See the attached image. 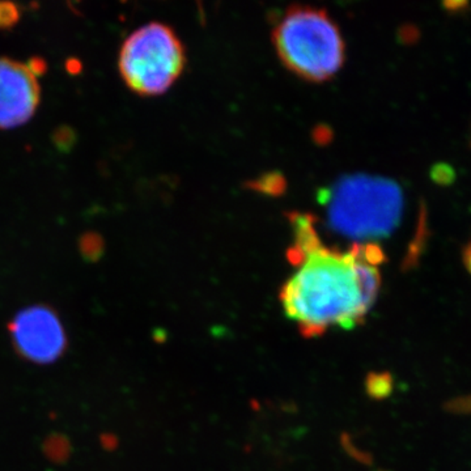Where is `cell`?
<instances>
[{
    "label": "cell",
    "mask_w": 471,
    "mask_h": 471,
    "mask_svg": "<svg viewBox=\"0 0 471 471\" xmlns=\"http://www.w3.org/2000/svg\"><path fill=\"white\" fill-rule=\"evenodd\" d=\"M444 408L450 412V414H457V415H470L471 414V394L465 396V397L454 398L450 399L445 405Z\"/></svg>",
    "instance_id": "8fae6325"
},
{
    "label": "cell",
    "mask_w": 471,
    "mask_h": 471,
    "mask_svg": "<svg viewBox=\"0 0 471 471\" xmlns=\"http://www.w3.org/2000/svg\"><path fill=\"white\" fill-rule=\"evenodd\" d=\"M442 7L450 13H460L468 10L470 4L468 1H445L442 3Z\"/></svg>",
    "instance_id": "7c38bea8"
},
{
    "label": "cell",
    "mask_w": 471,
    "mask_h": 471,
    "mask_svg": "<svg viewBox=\"0 0 471 471\" xmlns=\"http://www.w3.org/2000/svg\"><path fill=\"white\" fill-rule=\"evenodd\" d=\"M10 335L21 356L38 364H49L62 355L66 334L62 322L52 309L31 306L15 317Z\"/></svg>",
    "instance_id": "5b68a950"
},
{
    "label": "cell",
    "mask_w": 471,
    "mask_h": 471,
    "mask_svg": "<svg viewBox=\"0 0 471 471\" xmlns=\"http://www.w3.org/2000/svg\"><path fill=\"white\" fill-rule=\"evenodd\" d=\"M368 393L371 397L382 399L390 396L393 390V378L389 373H373L368 377Z\"/></svg>",
    "instance_id": "ba28073f"
},
{
    "label": "cell",
    "mask_w": 471,
    "mask_h": 471,
    "mask_svg": "<svg viewBox=\"0 0 471 471\" xmlns=\"http://www.w3.org/2000/svg\"><path fill=\"white\" fill-rule=\"evenodd\" d=\"M185 62V47L176 31L152 21L128 34L119 50L118 68L128 88L149 96L165 92Z\"/></svg>",
    "instance_id": "277c9868"
},
{
    "label": "cell",
    "mask_w": 471,
    "mask_h": 471,
    "mask_svg": "<svg viewBox=\"0 0 471 471\" xmlns=\"http://www.w3.org/2000/svg\"><path fill=\"white\" fill-rule=\"evenodd\" d=\"M329 225L354 239L387 236L396 228L402 212V194L396 182L354 174L322 191Z\"/></svg>",
    "instance_id": "3957f363"
},
{
    "label": "cell",
    "mask_w": 471,
    "mask_h": 471,
    "mask_svg": "<svg viewBox=\"0 0 471 471\" xmlns=\"http://www.w3.org/2000/svg\"><path fill=\"white\" fill-rule=\"evenodd\" d=\"M282 62L308 80L333 76L345 62V40L329 13L311 6H291L272 29Z\"/></svg>",
    "instance_id": "7a4b0ae2"
},
{
    "label": "cell",
    "mask_w": 471,
    "mask_h": 471,
    "mask_svg": "<svg viewBox=\"0 0 471 471\" xmlns=\"http://www.w3.org/2000/svg\"><path fill=\"white\" fill-rule=\"evenodd\" d=\"M292 245L288 258L294 271L283 284L281 301L305 336L363 324L381 285L378 266L387 261L376 242H355L348 249L321 240L309 214L291 212Z\"/></svg>",
    "instance_id": "6da1fadb"
},
{
    "label": "cell",
    "mask_w": 471,
    "mask_h": 471,
    "mask_svg": "<svg viewBox=\"0 0 471 471\" xmlns=\"http://www.w3.org/2000/svg\"><path fill=\"white\" fill-rule=\"evenodd\" d=\"M41 101V87L33 66L0 57V130L27 124Z\"/></svg>",
    "instance_id": "8992f818"
},
{
    "label": "cell",
    "mask_w": 471,
    "mask_h": 471,
    "mask_svg": "<svg viewBox=\"0 0 471 471\" xmlns=\"http://www.w3.org/2000/svg\"><path fill=\"white\" fill-rule=\"evenodd\" d=\"M461 257H462V263L465 266V269L471 275V240L468 241L463 246H462V251H461Z\"/></svg>",
    "instance_id": "4fadbf2b"
},
{
    "label": "cell",
    "mask_w": 471,
    "mask_h": 471,
    "mask_svg": "<svg viewBox=\"0 0 471 471\" xmlns=\"http://www.w3.org/2000/svg\"><path fill=\"white\" fill-rule=\"evenodd\" d=\"M429 178L436 185L442 186V188H448L456 182L457 173H456V169L451 167L450 164L436 163L435 165H432L431 170H429Z\"/></svg>",
    "instance_id": "9c48e42d"
},
{
    "label": "cell",
    "mask_w": 471,
    "mask_h": 471,
    "mask_svg": "<svg viewBox=\"0 0 471 471\" xmlns=\"http://www.w3.org/2000/svg\"><path fill=\"white\" fill-rule=\"evenodd\" d=\"M20 19V10L12 3H0V29L10 28Z\"/></svg>",
    "instance_id": "30bf717a"
},
{
    "label": "cell",
    "mask_w": 471,
    "mask_h": 471,
    "mask_svg": "<svg viewBox=\"0 0 471 471\" xmlns=\"http://www.w3.org/2000/svg\"><path fill=\"white\" fill-rule=\"evenodd\" d=\"M418 230L415 233V237L408 246V254L403 260V269L410 270L418 266L419 260L426 249L427 241H428V223H427V209L424 203L420 204V214H419Z\"/></svg>",
    "instance_id": "52a82bcc"
}]
</instances>
